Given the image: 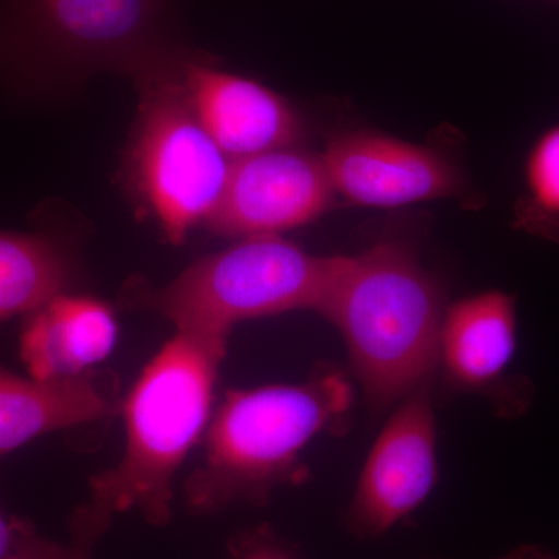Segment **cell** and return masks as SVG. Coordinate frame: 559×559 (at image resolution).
<instances>
[{
  "mask_svg": "<svg viewBox=\"0 0 559 559\" xmlns=\"http://www.w3.org/2000/svg\"><path fill=\"white\" fill-rule=\"evenodd\" d=\"M322 156L334 191L355 204L399 207L463 190L457 168L437 151L388 135H341Z\"/></svg>",
  "mask_w": 559,
  "mask_h": 559,
  "instance_id": "30bf717a",
  "label": "cell"
},
{
  "mask_svg": "<svg viewBox=\"0 0 559 559\" xmlns=\"http://www.w3.org/2000/svg\"><path fill=\"white\" fill-rule=\"evenodd\" d=\"M227 341L176 331L139 374L121 412L127 444L116 466L91 477L92 506L138 510L154 527L171 518L173 480L212 417Z\"/></svg>",
  "mask_w": 559,
  "mask_h": 559,
  "instance_id": "277c9868",
  "label": "cell"
},
{
  "mask_svg": "<svg viewBox=\"0 0 559 559\" xmlns=\"http://www.w3.org/2000/svg\"><path fill=\"white\" fill-rule=\"evenodd\" d=\"M182 60L132 81L138 108L123 156L120 186L132 207L150 218L171 246L204 227L218 207L230 159L210 138L183 94Z\"/></svg>",
  "mask_w": 559,
  "mask_h": 559,
  "instance_id": "8992f818",
  "label": "cell"
},
{
  "mask_svg": "<svg viewBox=\"0 0 559 559\" xmlns=\"http://www.w3.org/2000/svg\"><path fill=\"white\" fill-rule=\"evenodd\" d=\"M436 419L428 392L406 396L371 448L347 511V528L378 538L425 502L436 484Z\"/></svg>",
  "mask_w": 559,
  "mask_h": 559,
  "instance_id": "ba28073f",
  "label": "cell"
},
{
  "mask_svg": "<svg viewBox=\"0 0 559 559\" xmlns=\"http://www.w3.org/2000/svg\"><path fill=\"white\" fill-rule=\"evenodd\" d=\"M345 259L312 255L282 235H255L194 260L160 288L134 280L123 297L170 320L176 331L229 341L245 320L319 312Z\"/></svg>",
  "mask_w": 559,
  "mask_h": 559,
  "instance_id": "5b68a950",
  "label": "cell"
},
{
  "mask_svg": "<svg viewBox=\"0 0 559 559\" xmlns=\"http://www.w3.org/2000/svg\"><path fill=\"white\" fill-rule=\"evenodd\" d=\"M235 559H299L270 528L260 527L235 539L231 546Z\"/></svg>",
  "mask_w": 559,
  "mask_h": 559,
  "instance_id": "ac0fdd59",
  "label": "cell"
},
{
  "mask_svg": "<svg viewBox=\"0 0 559 559\" xmlns=\"http://www.w3.org/2000/svg\"><path fill=\"white\" fill-rule=\"evenodd\" d=\"M334 194L323 156L297 145L253 154L230 162L204 229L218 237L280 235L318 219Z\"/></svg>",
  "mask_w": 559,
  "mask_h": 559,
  "instance_id": "52a82bcc",
  "label": "cell"
},
{
  "mask_svg": "<svg viewBox=\"0 0 559 559\" xmlns=\"http://www.w3.org/2000/svg\"><path fill=\"white\" fill-rule=\"evenodd\" d=\"M76 272L75 249L46 221L36 230H0V323L70 293Z\"/></svg>",
  "mask_w": 559,
  "mask_h": 559,
  "instance_id": "5bb4252c",
  "label": "cell"
},
{
  "mask_svg": "<svg viewBox=\"0 0 559 559\" xmlns=\"http://www.w3.org/2000/svg\"><path fill=\"white\" fill-rule=\"evenodd\" d=\"M180 80L194 116L230 160L296 146L304 135L300 116L285 97L216 68L205 51L183 62Z\"/></svg>",
  "mask_w": 559,
  "mask_h": 559,
  "instance_id": "9c48e42d",
  "label": "cell"
},
{
  "mask_svg": "<svg viewBox=\"0 0 559 559\" xmlns=\"http://www.w3.org/2000/svg\"><path fill=\"white\" fill-rule=\"evenodd\" d=\"M112 516L91 502L73 511L70 521V559H92L95 544L108 532Z\"/></svg>",
  "mask_w": 559,
  "mask_h": 559,
  "instance_id": "e0dca14e",
  "label": "cell"
},
{
  "mask_svg": "<svg viewBox=\"0 0 559 559\" xmlns=\"http://www.w3.org/2000/svg\"><path fill=\"white\" fill-rule=\"evenodd\" d=\"M13 539L10 550L2 559H70L69 544L40 535L32 522L11 518Z\"/></svg>",
  "mask_w": 559,
  "mask_h": 559,
  "instance_id": "2e32d148",
  "label": "cell"
},
{
  "mask_svg": "<svg viewBox=\"0 0 559 559\" xmlns=\"http://www.w3.org/2000/svg\"><path fill=\"white\" fill-rule=\"evenodd\" d=\"M543 559H557L554 557V555H550L549 551H546V555H544Z\"/></svg>",
  "mask_w": 559,
  "mask_h": 559,
  "instance_id": "ffe728a7",
  "label": "cell"
},
{
  "mask_svg": "<svg viewBox=\"0 0 559 559\" xmlns=\"http://www.w3.org/2000/svg\"><path fill=\"white\" fill-rule=\"evenodd\" d=\"M319 314L340 330L373 406L428 384L440 359L443 301L407 246L382 241L347 257Z\"/></svg>",
  "mask_w": 559,
  "mask_h": 559,
  "instance_id": "3957f363",
  "label": "cell"
},
{
  "mask_svg": "<svg viewBox=\"0 0 559 559\" xmlns=\"http://www.w3.org/2000/svg\"><path fill=\"white\" fill-rule=\"evenodd\" d=\"M117 411V388L98 371L43 381L0 367V459L38 437L100 421Z\"/></svg>",
  "mask_w": 559,
  "mask_h": 559,
  "instance_id": "8fae6325",
  "label": "cell"
},
{
  "mask_svg": "<svg viewBox=\"0 0 559 559\" xmlns=\"http://www.w3.org/2000/svg\"><path fill=\"white\" fill-rule=\"evenodd\" d=\"M353 392L340 371L320 367L301 384L229 390L205 429L204 460L183 487L194 514L261 507L308 471L301 451L345 423Z\"/></svg>",
  "mask_w": 559,
  "mask_h": 559,
  "instance_id": "7a4b0ae2",
  "label": "cell"
},
{
  "mask_svg": "<svg viewBox=\"0 0 559 559\" xmlns=\"http://www.w3.org/2000/svg\"><path fill=\"white\" fill-rule=\"evenodd\" d=\"M516 352V308L502 290L455 301L444 312L440 359L452 381L485 388L502 377Z\"/></svg>",
  "mask_w": 559,
  "mask_h": 559,
  "instance_id": "4fadbf2b",
  "label": "cell"
},
{
  "mask_svg": "<svg viewBox=\"0 0 559 559\" xmlns=\"http://www.w3.org/2000/svg\"><path fill=\"white\" fill-rule=\"evenodd\" d=\"M197 51L175 0H0V87L25 100H64L102 73L134 81Z\"/></svg>",
  "mask_w": 559,
  "mask_h": 559,
  "instance_id": "6da1fadb",
  "label": "cell"
},
{
  "mask_svg": "<svg viewBox=\"0 0 559 559\" xmlns=\"http://www.w3.org/2000/svg\"><path fill=\"white\" fill-rule=\"evenodd\" d=\"M525 189L518 224L530 234L559 241V124L544 132L530 150Z\"/></svg>",
  "mask_w": 559,
  "mask_h": 559,
  "instance_id": "9a60e30c",
  "label": "cell"
},
{
  "mask_svg": "<svg viewBox=\"0 0 559 559\" xmlns=\"http://www.w3.org/2000/svg\"><path fill=\"white\" fill-rule=\"evenodd\" d=\"M116 341L117 319L108 304L64 293L25 316L20 352L32 378L61 380L92 370Z\"/></svg>",
  "mask_w": 559,
  "mask_h": 559,
  "instance_id": "7c38bea8",
  "label": "cell"
},
{
  "mask_svg": "<svg viewBox=\"0 0 559 559\" xmlns=\"http://www.w3.org/2000/svg\"><path fill=\"white\" fill-rule=\"evenodd\" d=\"M11 539H13V528H11V521H5L0 511V559L5 557L7 551L10 550Z\"/></svg>",
  "mask_w": 559,
  "mask_h": 559,
  "instance_id": "d6986e66",
  "label": "cell"
}]
</instances>
